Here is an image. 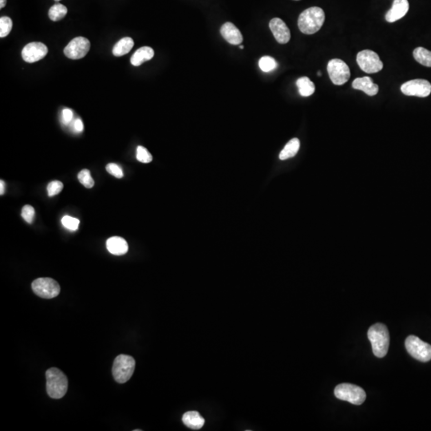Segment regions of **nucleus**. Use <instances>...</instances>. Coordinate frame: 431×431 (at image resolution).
<instances>
[{"label": "nucleus", "instance_id": "nucleus-1", "mask_svg": "<svg viewBox=\"0 0 431 431\" xmlns=\"http://www.w3.org/2000/svg\"><path fill=\"white\" fill-rule=\"evenodd\" d=\"M324 21L325 13L322 8L310 7L303 11L299 16V29L305 35H313L320 30Z\"/></svg>", "mask_w": 431, "mask_h": 431}, {"label": "nucleus", "instance_id": "nucleus-2", "mask_svg": "<svg viewBox=\"0 0 431 431\" xmlns=\"http://www.w3.org/2000/svg\"><path fill=\"white\" fill-rule=\"evenodd\" d=\"M371 341L372 351L376 357L383 358L389 349L390 335L387 327L383 323H376L370 327L367 332Z\"/></svg>", "mask_w": 431, "mask_h": 431}, {"label": "nucleus", "instance_id": "nucleus-3", "mask_svg": "<svg viewBox=\"0 0 431 431\" xmlns=\"http://www.w3.org/2000/svg\"><path fill=\"white\" fill-rule=\"evenodd\" d=\"M47 392L52 398H62L67 394L68 380L63 372L57 368H51L46 373Z\"/></svg>", "mask_w": 431, "mask_h": 431}, {"label": "nucleus", "instance_id": "nucleus-4", "mask_svg": "<svg viewBox=\"0 0 431 431\" xmlns=\"http://www.w3.org/2000/svg\"><path fill=\"white\" fill-rule=\"evenodd\" d=\"M135 369V360L133 357L126 355L117 356L113 362V378L118 383H125L130 380Z\"/></svg>", "mask_w": 431, "mask_h": 431}, {"label": "nucleus", "instance_id": "nucleus-5", "mask_svg": "<svg viewBox=\"0 0 431 431\" xmlns=\"http://www.w3.org/2000/svg\"><path fill=\"white\" fill-rule=\"evenodd\" d=\"M335 395L340 400L347 401L352 404H363L366 400V392L363 388L351 383H342L335 388Z\"/></svg>", "mask_w": 431, "mask_h": 431}, {"label": "nucleus", "instance_id": "nucleus-6", "mask_svg": "<svg viewBox=\"0 0 431 431\" xmlns=\"http://www.w3.org/2000/svg\"><path fill=\"white\" fill-rule=\"evenodd\" d=\"M407 352L413 358L427 363L431 359V345L425 343L417 336H410L405 342Z\"/></svg>", "mask_w": 431, "mask_h": 431}, {"label": "nucleus", "instance_id": "nucleus-7", "mask_svg": "<svg viewBox=\"0 0 431 431\" xmlns=\"http://www.w3.org/2000/svg\"><path fill=\"white\" fill-rule=\"evenodd\" d=\"M356 61L362 71L367 74L378 73L383 68V63L378 54L371 50H363L357 55Z\"/></svg>", "mask_w": 431, "mask_h": 431}, {"label": "nucleus", "instance_id": "nucleus-8", "mask_svg": "<svg viewBox=\"0 0 431 431\" xmlns=\"http://www.w3.org/2000/svg\"><path fill=\"white\" fill-rule=\"evenodd\" d=\"M327 72L330 79L336 86L345 84L351 77V71L347 63L338 58L330 60L327 64Z\"/></svg>", "mask_w": 431, "mask_h": 431}, {"label": "nucleus", "instance_id": "nucleus-9", "mask_svg": "<svg viewBox=\"0 0 431 431\" xmlns=\"http://www.w3.org/2000/svg\"><path fill=\"white\" fill-rule=\"evenodd\" d=\"M33 292L43 299H53L60 293L59 284L51 278H38L31 284Z\"/></svg>", "mask_w": 431, "mask_h": 431}, {"label": "nucleus", "instance_id": "nucleus-10", "mask_svg": "<svg viewBox=\"0 0 431 431\" xmlns=\"http://www.w3.org/2000/svg\"><path fill=\"white\" fill-rule=\"evenodd\" d=\"M401 91L405 95L427 97L431 93V82L425 79H413L401 86Z\"/></svg>", "mask_w": 431, "mask_h": 431}, {"label": "nucleus", "instance_id": "nucleus-11", "mask_svg": "<svg viewBox=\"0 0 431 431\" xmlns=\"http://www.w3.org/2000/svg\"><path fill=\"white\" fill-rule=\"evenodd\" d=\"M91 48V42L84 37H77L71 40L64 49V55L71 59H80L87 55Z\"/></svg>", "mask_w": 431, "mask_h": 431}, {"label": "nucleus", "instance_id": "nucleus-12", "mask_svg": "<svg viewBox=\"0 0 431 431\" xmlns=\"http://www.w3.org/2000/svg\"><path fill=\"white\" fill-rule=\"evenodd\" d=\"M48 53V48L42 42H34L26 45L22 51V59L29 63L38 62Z\"/></svg>", "mask_w": 431, "mask_h": 431}, {"label": "nucleus", "instance_id": "nucleus-13", "mask_svg": "<svg viewBox=\"0 0 431 431\" xmlns=\"http://www.w3.org/2000/svg\"><path fill=\"white\" fill-rule=\"evenodd\" d=\"M269 28L279 43L286 44L289 42L291 32L283 20L279 18L272 19L269 22Z\"/></svg>", "mask_w": 431, "mask_h": 431}, {"label": "nucleus", "instance_id": "nucleus-14", "mask_svg": "<svg viewBox=\"0 0 431 431\" xmlns=\"http://www.w3.org/2000/svg\"><path fill=\"white\" fill-rule=\"evenodd\" d=\"M408 0H394L392 7L386 14L385 19L388 22H394L403 18L409 11Z\"/></svg>", "mask_w": 431, "mask_h": 431}, {"label": "nucleus", "instance_id": "nucleus-15", "mask_svg": "<svg viewBox=\"0 0 431 431\" xmlns=\"http://www.w3.org/2000/svg\"><path fill=\"white\" fill-rule=\"evenodd\" d=\"M221 36L230 44L239 45L243 42V36L239 29L232 22H227L221 27Z\"/></svg>", "mask_w": 431, "mask_h": 431}, {"label": "nucleus", "instance_id": "nucleus-16", "mask_svg": "<svg viewBox=\"0 0 431 431\" xmlns=\"http://www.w3.org/2000/svg\"><path fill=\"white\" fill-rule=\"evenodd\" d=\"M352 87L356 90L363 91L369 96L376 95L378 92V85L374 83L372 78L368 76L356 78L352 82Z\"/></svg>", "mask_w": 431, "mask_h": 431}, {"label": "nucleus", "instance_id": "nucleus-17", "mask_svg": "<svg viewBox=\"0 0 431 431\" xmlns=\"http://www.w3.org/2000/svg\"><path fill=\"white\" fill-rule=\"evenodd\" d=\"M106 248L111 254L122 256L128 252V244L126 240L120 237H111L106 241Z\"/></svg>", "mask_w": 431, "mask_h": 431}, {"label": "nucleus", "instance_id": "nucleus-18", "mask_svg": "<svg viewBox=\"0 0 431 431\" xmlns=\"http://www.w3.org/2000/svg\"><path fill=\"white\" fill-rule=\"evenodd\" d=\"M154 56V51L150 47H143L138 49L131 57V64L134 67H139L144 62L150 61Z\"/></svg>", "mask_w": 431, "mask_h": 431}, {"label": "nucleus", "instance_id": "nucleus-19", "mask_svg": "<svg viewBox=\"0 0 431 431\" xmlns=\"http://www.w3.org/2000/svg\"><path fill=\"white\" fill-rule=\"evenodd\" d=\"M182 422L192 430H200L205 424V419L197 412H186L182 417Z\"/></svg>", "mask_w": 431, "mask_h": 431}, {"label": "nucleus", "instance_id": "nucleus-20", "mask_svg": "<svg viewBox=\"0 0 431 431\" xmlns=\"http://www.w3.org/2000/svg\"><path fill=\"white\" fill-rule=\"evenodd\" d=\"M134 46L133 38L130 37L122 38L114 45L113 48V55L116 57H121L128 54Z\"/></svg>", "mask_w": 431, "mask_h": 431}, {"label": "nucleus", "instance_id": "nucleus-21", "mask_svg": "<svg viewBox=\"0 0 431 431\" xmlns=\"http://www.w3.org/2000/svg\"><path fill=\"white\" fill-rule=\"evenodd\" d=\"M300 147V142L298 138H293L290 140L289 142L286 144L283 150L280 153V159L287 160L291 157H293L298 153Z\"/></svg>", "mask_w": 431, "mask_h": 431}, {"label": "nucleus", "instance_id": "nucleus-22", "mask_svg": "<svg viewBox=\"0 0 431 431\" xmlns=\"http://www.w3.org/2000/svg\"><path fill=\"white\" fill-rule=\"evenodd\" d=\"M297 86L299 92L303 97H309L314 94L316 86L314 83L310 80L309 77H300L297 81Z\"/></svg>", "mask_w": 431, "mask_h": 431}, {"label": "nucleus", "instance_id": "nucleus-23", "mask_svg": "<svg viewBox=\"0 0 431 431\" xmlns=\"http://www.w3.org/2000/svg\"><path fill=\"white\" fill-rule=\"evenodd\" d=\"M414 59L425 67H431V51L424 47H417L413 52Z\"/></svg>", "mask_w": 431, "mask_h": 431}, {"label": "nucleus", "instance_id": "nucleus-24", "mask_svg": "<svg viewBox=\"0 0 431 431\" xmlns=\"http://www.w3.org/2000/svg\"><path fill=\"white\" fill-rule=\"evenodd\" d=\"M67 12H68V10L64 5L57 3V4L52 6L49 10V18L54 22H57V21H59L64 18L65 16H67Z\"/></svg>", "mask_w": 431, "mask_h": 431}, {"label": "nucleus", "instance_id": "nucleus-25", "mask_svg": "<svg viewBox=\"0 0 431 431\" xmlns=\"http://www.w3.org/2000/svg\"><path fill=\"white\" fill-rule=\"evenodd\" d=\"M277 66L278 64L276 62V60L270 56H263L259 61V67L261 68V71L266 72V73L274 71Z\"/></svg>", "mask_w": 431, "mask_h": 431}, {"label": "nucleus", "instance_id": "nucleus-26", "mask_svg": "<svg viewBox=\"0 0 431 431\" xmlns=\"http://www.w3.org/2000/svg\"><path fill=\"white\" fill-rule=\"evenodd\" d=\"M13 22L9 17L2 16L0 18V37L4 38L9 35L12 29Z\"/></svg>", "mask_w": 431, "mask_h": 431}, {"label": "nucleus", "instance_id": "nucleus-27", "mask_svg": "<svg viewBox=\"0 0 431 431\" xmlns=\"http://www.w3.org/2000/svg\"><path fill=\"white\" fill-rule=\"evenodd\" d=\"M77 178L80 183L87 188H91L94 186V181L93 177H91V172L88 169H82L77 174Z\"/></svg>", "mask_w": 431, "mask_h": 431}, {"label": "nucleus", "instance_id": "nucleus-28", "mask_svg": "<svg viewBox=\"0 0 431 431\" xmlns=\"http://www.w3.org/2000/svg\"><path fill=\"white\" fill-rule=\"evenodd\" d=\"M137 159L142 163H150L153 161V157L147 149L140 146L137 148Z\"/></svg>", "mask_w": 431, "mask_h": 431}, {"label": "nucleus", "instance_id": "nucleus-29", "mask_svg": "<svg viewBox=\"0 0 431 431\" xmlns=\"http://www.w3.org/2000/svg\"><path fill=\"white\" fill-rule=\"evenodd\" d=\"M79 220L75 217H71L70 216H64L62 217V224L65 228L71 231H76L78 228L79 225Z\"/></svg>", "mask_w": 431, "mask_h": 431}, {"label": "nucleus", "instance_id": "nucleus-30", "mask_svg": "<svg viewBox=\"0 0 431 431\" xmlns=\"http://www.w3.org/2000/svg\"><path fill=\"white\" fill-rule=\"evenodd\" d=\"M63 188V184L58 181H54L50 182L47 186V193L49 197H55L62 192Z\"/></svg>", "mask_w": 431, "mask_h": 431}, {"label": "nucleus", "instance_id": "nucleus-31", "mask_svg": "<svg viewBox=\"0 0 431 431\" xmlns=\"http://www.w3.org/2000/svg\"><path fill=\"white\" fill-rule=\"evenodd\" d=\"M35 216H36V211L32 206L27 205L22 208V217L27 223H32L35 219Z\"/></svg>", "mask_w": 431, "mask_h": 431}, {"label": "nucleus", "instance_id": "nucleus-32", "mask_svg": "<svg viewBox=\"0 0 431 431\" xmlns=\"http://www.w3.org/2000/svg\"><path fill=\"white\" fill-rule=\"evenodd\" d=\"M106 170L110 174L113 175L117 178H122L124 176L122 168L118 165L114 163H110L106 166Z\"/></svg>", "mask_w": 431, "mask_h": 431}, {"label": "nucleus", "instance_id": "nucleus-33", "mask_svg": "<svg viewBox=\"0 0 431 431\" xmlns=\"http://www.w3.org/2000/svg\"><path fill=\"white\" fill-rule=\"evenodd\" d=\"M73 118V111L70 109H65L62 111V121L65 124H68Z\"/></svg>", "mask_w": 431, "mask_h": 431}, {"label": "nucleus", "instance_id": "nucleus-34", "mask_svg": "<svg viewBox=\"0 0 431 431\" xmlns=\"http://www.w3.org/2000/svg\"><path fill=\"white\" fill-rule=\"evenodd\" d=\"M74 126H75V131L77 132H82L83 131V123H82V120L81 119H76Z\"/></svg>", "mask_w": 431, "mask_h": 431}, {"label": "nucleus", "instance_id": "nucleus-35", "mask_svg": "<svg viewBox=\"0 0 431 431\" xmlns=\"http://www.w3.org/2000/svg\"><path fill=\"white\" fill-rule=\"evenodd\" d=\"M0 186H1V188H0V194L2 195L4 193L5 189V183L2 180L0 181Z\"/></svg>", "mask_w": 431, "mask_h": 431}, {"label": "nucleus", "instance_id": "nucleus-36", "mask_svg": "<svg viewBox=\"0 0 431 431\" xmlns=\"http://www.w3.org/2000/svg\"><path fill=\"white\" fill-rule=\"evenodd\" d=\"M7 4V0H0V8L2 9Z\"/></svg>", "mask_w": 431, "mask_h": 431}, {"label": "nucleus", "instance_id": "nucleus-37", "mask_svg": "<svg viewBox=\"0 0 431 431\" xmlns=\"http://www.w3.org/2000/svg\"><path fill=\"white\" fill-rule=\"evenodd\" d=\"M240 48L242 49V50H243V49L244 48V47L243 45H241V47H240Z\"/></svg>", "mask_w": 431, "mask_h": 431}, {"label": "nucleus", "instance_id": "nucleus-38", "mask_svg": "<svg viewBox=\"0 0 431 431\" xmlns=\"http://www.w3.org/2000/svg\"><path fill=\"white\" fill-rule=\"evenodd\" d=\"M56 1H57V2H58V1H61V0H56Z\"/></svg>", "mask_w": 431, "mask_h": 431}, {"label": "nucleus", "instance_id": "nucleus-39", "mask_svg": "<svg viewBox=\"0 0 431 431\" xmlns=\"http://www.w3.org/2000/svg\"><path fill=\"white\" fill-rule=\"evenodd\" d=\"M296 1H299V0H296Z\"/></svg>", "mask_w": 431, "mask_h": 431}]
</instances>
